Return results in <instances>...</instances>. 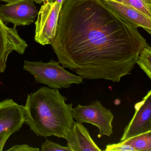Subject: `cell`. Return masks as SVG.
<instances>
[{
    "label": "cell",
    "mask_w": 151,
    "mask_h": 151,
    "mask_svg": "<svg viewBox=\"0 0 151 151\" xmlns=\"http://www.w3.org/2000/svg\"><path fill=\"white\" fill-rule=\"evenodd\" d=\"M147 44L101 0H67L50 45L58 62L84 79L120 82Z\"/></svg>",
    "instance_id": "1"
},
{
    "label": "cell",
    "mask_w": 151,
    "mask_h": 151,
    "mask_svg": "<svg viewBox=\"0 0 151 151\" xmlns=\"http://www.w3.org/2000/svg\"><path fill=\"white\" fill-rule=\"evenodd\" d=\"M58 89L42 87L28 95L24 106L25 124L37 136L65 138L74 123L72 103Z\"/></svg>",
    "instance_id": "2"
},
{
    "label": "cell",
    "mask_w": 151,
    "mask_h": 151,
    "mask_svg": "<svg viewBox=\"0 0 151 151\" xmlns=\"http://www.w3.org/2000/svg\"><path fill=\"white\" fill-rule=\"evenodd\" d=\"M23 69L32 75L37 83L46 85L52 89L68 88L72 84L83 83V78L67 71L58 62L52 59L48 63L25 60Z\"/></svg>",
    "instance_id": "3"
},
{
    "label": "cell",
    "mask_w": 151,
    "mask_h": 151,
    "mask_svg": "<svg viewBox=\"0 0 151 151\" xmlns=\"http://www.w3.org/2000/svg\"><path fill=\"white\" fill-rule=\"evenodd\" d=\"M72 114L77 122L87 123L97 126L99 130V138L103 135L109 137L113 133L114 114L99 101H93L88 106L78 105L73 109Z\"/></svg>",
    "instance_id": "4"
},
{
    "label": "cell",
    "mask_w": 151,
    "mask_h": 151,
    "mask_svg": "<svg viewBox=\"0 0 151 151\" xmlns=\"http://www.w3.org/2000/svg\"><path fill=\"white\" fill-rule=\"evenodd\" d=\"M35 22V40L42 45H50L56 35L59 15L62 5L44 1Z\"/></svg>",
    "instance_id": "5"
},
{
    "label": "cell",
    "mask_w": 151,
    "mask_h": 151,
    "mask_svg": "<svg viewBox=\"0 0 151 151\" xmlns=\"http://www.w3.org/2000/svg\"><path fill=\"white\" fill-rule=\"evenodd\" d=\"M34 0H19L0 5V18L6 25L15 26L29 25L34 22L38 11Z\"/></svg>",
    "instance_id": "6"
},
{
    "label": "cell",
    "mask_w": 151,
    "mask_h": 151,
    "mask_svg": "<svg viewBox=\"0 0 151 151\" xmlns=\"http://www.w3.org/2000/svg\"><path fill=\"white\" fill-rule=\"evenodd\" d=\"M135 114L125 127L121 141L151 132V91L141 101L135 104Z\"/></svg>",
    "instance_id": "7"
},
{
    "label": "cell",
    "mask_w": 151,
    "mask_h": 151,
    "mask_svg": "<svg viewBox=\"0 0 151 151\" xmlns=\"http://www.w3.org/2000/svg\"><path fill=\"white\" fill-rule=\"evenodd\" d=\"M28 47L26 42L18 35L16 26L10 28L0 18V73L6 70L8 57L13 51L22 55Z\"/></svg>",
    "instance_id": "8"
},
{
    "label": "cell",
    "mask_w": 151,
    "mask_h": 151,
    "mask_svg": "<svg viewBox=\"0 0 151 151\" xmlns=\"http://www.w3.org/2000/svg\"><path fill=\"white\" fill-rule=\"evenodd\" d=\"M25 122L24 106L11 99L0 102V133L7 131L13 134L18 131Z\"/></svg>",
    "instance_id": "9"
},
{
    "label": "cell",
    "mask_w": 151,
    "mask_h": 151,
    "mask_svg": "<svg viewBox=\"0 0 151 151\" xmlns=\"http://www.w3.org/2000/svg\"><path fill=\"white\" fill-rule=\"evenodd\" d=\"M107 7L123 20L137 29L143 28L151 33V18L138 10L114 0H101Z\"/></svg>",
    "instance_id": "10"
},
{
    "label": "cell",
    "mask_w": 151,
    "mask_h": 151,
    "mask_svg": "<svg viewBox=\"0 0 151 151\" xmlns=\"http://www.w3.org/2000/svg\"><path fill=\"white\" fill-rule=\"evenodd\" d=\"M65 139L71 151H101L82 123L75 122L66 133Z\"/></svg>",
    "instance_id": "11"
},
{
    "label": "cell",
    "mask_w": 151,
    "mask_h": 151,
    "mask_svg": "<svg viewBox=\"0 0 151 151\" xmlns=\"http://www.w3.org/2000/svg\"><path fill=\"white\" fill-rule=\"evenodd\" d=\"M120 142L132 147L136 151H151V132L140 134Z\"/></svg>",
    "instance_id": "12"
},
{
    "label": "cell",
    "mask_w": 151,
    "mask_h": 151,
    "mask_svg": "<svg viewBox=\"0 0 151 151\" xmlns=\"http://www.w3.org/2000/svg\"><path fill=\"white\" fill-rule=\"evenodd\" d=\"M137 63L151 79V47L147 44L141 50Z\"/></svg>",
    "instance_id": "13"
},
{
    "label": "cell",
    "mask_w": 151,
    "mask_h": 151,
    "mask_svg": "<svg viewBox=\"0 0 151 151\" xmlns=\"http://www.w3.org/2000/svg\"><path fill=\"white\" fill-rule=\"evenodd\" d=\"M131 7L151 18V0H114Z\"/></svg>",
    "instance_id": "14"
},
{
    "label": "cell",
    "mask_w": 151,
    "mask_h": 151,
    "mask_svg": "<svg viewBox=\"0 0 151 151\" xmlns=\"http://www.w3.org/2000/svg\"><path fill=\"white\" fill-rule=\"evenodd\" d=\"M41 151H71L68 147H63L57 143L46 139L45 142L41 145Z\"/></svg>",
    "instance_id": "15"
},
{
    "label": "cell",
    "mask_w": 151,
    "mask_h": 151,
    "mask_svg": "<svg viewBox=\"0 0 151 151\" xmlns=\"http://www.w3.org/2000/svg\"><path fill=\"white\" fill-rule=\"evenodd\" d=\"M104 151H136L135 149L130 146L124 145L121 142L117 144H109L107 145L106 149Z\"/></svg>",
    "instance_id": "16"
},
{
    "label": "cell",
    "mask_w": 151,
    "mask_h": 151,
    "mask_svg": "<svg viewBox=\"0 0 151 151\" xmlns=\"http://www.w3.org/2000/svg\"><path fill=\"white\" fill-rule=\"evenodd\" d=\"M7 151H39L38 148H34L27 145H16L9 149L6 150Z\"/></svg>",
    "instance_id": "17"
},
{
    "label": "cell",
    "mask_w": 151,
    "mask_h": 151,
    "mask_svg": "<svg viewBox=\"0 0 151 151\" xmlns=\"http://www.w3.org/2000/svg\"><path fill=\"white\" fill-rule=\"evenodd\" d=\"M12 134L11 132L7 131L0 133V151H3L6 142Z\"/></svg>",
    "instance_id": "18"
},
{
    "label": "cell",
    "mask_w": 151,
    "mask_h": 151,
    "mask_svg": "<svg viewBox=\"0 0 151 151\" xmlns=\"http://www.w3.org/2000/svg\"><path fill=\"white\" fill-rule=\"evenodd\" d=\"M47 1L50 2H57L59 4H60V5L63 6V5L66 2L67 0H47Z\"/></svg>",
    "instance_id": "19"
},
{
    "label": "cell",
    "mask_w": 151,
    "mask_h": 151,
    "mask_svg": "<svg viewBox=\"0 0 151 151\" xmlns=\"http://www.w3.org/2000/svg\"><path fill=\"white\" fill-rule=\"evenodd\" d=\"M17 1H19V0H0V1L6 2L7 3H12V2Z\"/></svg>",
    "instance_id": "20"
}]
</instances>
